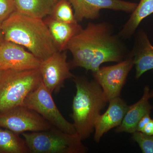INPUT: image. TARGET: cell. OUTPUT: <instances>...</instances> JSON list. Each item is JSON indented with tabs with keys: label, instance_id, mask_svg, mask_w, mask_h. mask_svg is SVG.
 <instances>
[{
	"label": "cell",
	"instance_id": "6da1fadb",
	"mask_svg": "<svg viewBox=\"0 0 153 153\" xmlns=\"http://www.w3.org/2000/svg\"><path fill=\"white\" fill-rule=\"evenodd\" d=\"M121 39L108 23H88L67 46L72 56L70 68L81 67L93 72L102 63L122 61L128 54Z\"/></svg>",
	"mask_w": 153,
	"mask_h": 153
},
{
	"label": "cell",
	"instance_id": "7a4b0ae2",
	"mask_svg": "<svg viewBox=\"0 0 153 153\" xmlns=\"http://www.w3.org/2000/svg\"><path fill=\"white\" fill-rule=\"evenodd\" d=\"M4 39L25 47L41 61L58 51L44 19L16 11L2 23Z\"/></svg>",
	"mask_w": 153,
	"mask_h": 153
},
{
	"label": "cell",
	"instance_id": "3957f363",
	"mask_svg": "<svg viewBox=\"0 0 153 153\" xmlns=\"http://www.w3.org/2000/svg\"><path fill=\"white\" fill-rule=\"evenodd\" d=\"M76 88L72 103L71 118L76 133L82 140L90 137L94 131L97 118L108 102L100 85L84 76L72 78Z\"/></svg>",
	"mask_w": 153,
	"mask_h": 153
},
{
	"label": "cell",
	"instance_id": "277c9868",
	"mask_svg": "<svg viewBox=\"0 0 153 153\" xmlns=\"http://www.w3.org/2000/svg\"><path fill=\"white\" fill-rule=\"evenodd\" d=\"M41 81L39 68L5 70L0 80V113L22 105L27 96Z\"/></svg>",
	"mask_w": 153,
	"mask_h": 153
},
{
	"label": "cell",
	"instance_id": "5b68a950",
	"mask_svg": "<svg viewBox=\"0 0 153 153\" xmlns=\"http://www.w3.org/2000/svg\"><path fill=\"white\" fill-rule=\"evenodd\" d=\"M30 153H85L88 148L77 134H70L55 127L38 132L23 133Z\"/></svg>",
	"mask_w": 153,
	"mask_h": 153
},
{
	"label": "cell",
	"instance_id": "8992f818",
	"mask_svg": "<svg viewBox=\"0 0 153 153\" xmlns=\"http://www.w3.org/2000/svg\"><path fill=\"white\" fill-rule=\"evenodd\" d=\"M52 94L41 81L38 87L27 96L22 105L38 113L56 128L68 133H76L73 123L61 114Z\"/></svg>",
	"mask_w": 153,
	"mask_h": 153
},
{
	"label": "cell",
	"instance_id": "52a82bcc",
	"mask_svg": "<svg viewBox=\"0 0 153 153\" xmlns=\"http://www.w3.org/2000/svg\"><path fill=\"white\" fill-rule=\"evenodd\" d=\"M52 126L38 113L24 105L0 113V127L16 133L43 131Z\"/></svg>",
	"mask_w": 153,
	"mask_h": 153
},
{
	"label": "cell",
	"instance_id": "ba28073f",
	"mask_svg": "<svg viewBox=\"0 0 153 153\" xmlns=\"http://www.w3.org/2000/svg\"><path fill=\"white\" fill-rule=\"evenodd\" d=\"M134 66L133 58L129 53L125 59L117 64L100 67L92 72L94 80L101 86L108 102L120 97Z\"/></svg>",
	"mask_w": 153,
	"mask_h": 153
},
{
	"label": "cell",
	"instance_id": "9c48e42d",
	"mask_svg": "<svg viewBox=\"0 0 153 153\" xmlns=\"http://www.w3.org/2000/svg\"><path fill=\"white\" fill-rule=\"evenodd\" d=\"M66 51H57L42 61L39 68L42 82L51 93H58L64 87L65 80L74 75L70 71Z\"/></svg>",
	"mask_w": 153,
	"mask_h": 153
},
{
	"label": "cell",
	"instance_id": "30bf717a",
	"mask_svg": "<svg viewBox=\"0 0 153 153\" xmlns=\"http://www.w3.org/2000/svg\"><path fill=\"white\" fill-rule=\"evenodd\" d=\"M42 61L24 47L10 41L0 46V68L4 70L24 71L40 68Z\"/></svg>",
	"mask_w": 153,
	"mask_h": 153
},
{
	"label": "cell",
	"instance_id": "8fae6325",
	"mask_svg": "<svg viewBox=\"0 0 153 153\" xmlns=\"http://www.w3.org/2000/svg\"><path fill=\"white\" fill-rule=\"evenodd\" d=\"M71 3L76 22L84 19L94 20L98 19L100 11L109 9L132 13L137 4L123 0H68Z\"/></svg>",
	"mask_w": 153,
	"mask_h": 153
},
{
	"label": "cell",
	"instance_id": "7c38bea8",
	"mask_svg": "<svg viewBox=\"0 0 153 153\" xmlns=\"http://www.w3.org/2000/svg\"><path fill=\"white\" fill-rule=\"evenodd\" d=\"M109 106L103 114H100L94 124V140L99 143L102 137L122 123L128 105L120 97L110 100Z\"/></svg>",
	"mask_w": 153,
	"mask_h": 153
},
{
	"label": "cell",
	"instance_id": "4fadbf2b",
	"mask_svg": "<svg viewBox=\"0 0 153 153\" xmlns=\"http://www.w3.org/2000/svg\"><path fill=\"white\" fill-rule=\"evenodd\" d=\"M152 97L153 91H151L149 86H145L142 97L136 103L128 106L122 123L115 129L116 132L132 134L136 131L137 125L140 120L145 115L150 114L153 106L149 100Z\"/></svg>",
	"mask_w": 153,
	"mask_h": 153
},
{
	"label": "cell",
	"instance_id": "5bb4252c",
	"mask_svg": "<svg viewBox=\"0 0 153 153\" xmlns=\"http://www.w3.org/2000/svg\"><path fill=\"white\" fill-rule=\"evenodd\" d=\"M130 53L135 66L136 78L138 79L149 70H153V46L144 31L138 33L133 49Z\"/></svg>",
	"mask_w": 153,
	"mask_h": 153
},
{
	"label": "cell",
	"instance_id": "9a60e30c",
	"mask_svg": "<svg viewBox=\"0 0 153 153\" xmlns=\"http://www.w3.org/2000/svg\"><path fill=\"white\" fill-rule=\"evenodd\" d=\"M44 19L58 51H66L68 43L82 30L78 23H67L47 16Z\"/></svg>",
	"mask_w": 153,
	"mask_h": 153
},
{
	"label": "cell",
	"instance_id": "2e32d148",
	"mask_svg": "<svg viewBox=\"0 0 153 153\" xmlns=\"http://www.w3.org/2000/svg\"><path fill=\"white\" fill-rule=\"evenodd\" d=\"M59 0H15L16 11L29 16L44 19L50 16Z\"/></svg>",
	"mask_w": 153,
	"mask_h": 153
},
{
	"label": "cell",
	"instance_id": "e0dca14e",
	"mask_svg": "<svg viewBox=\"0 0 153 153\" xmlns=\"http://www.w3.org/2000/svg\"><path fill=\"white\" fill-rule=\"evenodd\" d=\"M153 13V0H140L119 33L122 39L131 38L143 19Z\"/></svg>",
	"mask_w": 153,
	"mask_h": 153
},
{
	"label": "cell",
	"instance_id": "ac0fdd59",
	"mask_svg": "<svg viewBox=\"0 0 153 153\" xmlns=\"http://www.w3.org/2000/svg\"><path fill=\"white\" fill-rule=\"evenodd\" d=\"M0 153H30V151L19 134L0 127Z\"/></svg>",
	"mask_w": 153,
	"mask_h": 153
},
{
	"label": "cell",
	"instance_id": "d6986e66",
	"mask_svg": "<svg viewBox=\"0 0 153 153\" xmlns=\"http://www.w3.org/2000/svg\"><path fill=\"white\" fill-rule=\"evenodd\" d=\"M50 16L59 22L67 23H78L74 16L72 5L68 0H59Z\"/></svg>",
	"mask_w": 153,
	"mask_h": 153
},
{
	"label": "cell",
	"instance_id": "ffe728a7",
	"mask_svg": "<svg viewBox=\"0 0 153 153\" xmlns=\"http://www.w3.org/2000/svg\"><path fill=\"white\" fill-rule=\"evenodd\" d=\"M132 138L143 153H153V135H150L137 131L132 134Z\"/></svg>",
	"mask_w": 153,
	"mask_h": 153
},
{
	"label": "cell",
	"instance_id": "44dd1931",
	"mask_svg": "<svg viewBox=\"0 0 153 153\" xmlns=\"http://www.w3.org/2000/svg\"><path fill=\"white\" fill-rule=\"evenodd\" d=\"M16 11L15 0H0V22L2 24Z\"/></svg>",
	"mask_w": 153,
	"mask_h": 153
},
{
	"label": "cell",
	"instance_id": "7402d4cb",
	"mask_svg": "<svg viewBox=\"0 0 153 153\" xmlns=\"http://www.w3.org/2000/svg\"><path fill=\"white\" fill-rule=\"evenodd\" d=\"M150 114L145 115L140 120L138 123L137 125L136 131L140 132L141 131L145 125L151 120L152 118H151Z\"/></svg>",
	"mask_w": 153,
	"mask_h": 153
},
{
	"label": "cell",
	"instance_id": "603a6c76",
	"mask_svg": "<svg viewBox=\"0 0 153 153\" xmlns=\"http://www.w3.org/2000/svg\"><path fill=\"white\" fill-rule=\"evenodd\" d=\"M140 132L146 134L152 135H153V119H151V120L145 125Z\"/></svg>",
	"mask_w": 153,
	"mask_h": 153
},
{
	"label": "cell",
	"instance_id": "cb8c5ba5",
	"mask_svg": "<svg viewBox=\"0 0 153 153\" xmlns=\"http://www.w3.org/2000/svg\"><path fill=\"white\" fill-rule=\"evenodd\" d=\"M4 40V35L2 32L1 30L0 29V46H1V44L2 43L3 41Z\"/></svg>",
	"mask_w": 153,
	"mask_h": 153
},
{
	"label": "cell",
	"instance_id": "d4e9b609",
	"mask_svg": "<svg viewBox=\"0 0 153 153\" xmlns=\"http://www.w3.org/2000/svg\"><path fill=\"white\" fill-rule=\"evenodd\" d=\"M4 71L5 70L2 69V68H0V80H1L3 74H4Z\"/></svg>",
	"mask_w": 153,
	"mask_h": 153
},
{
	"label": "cell",
	"instance_id": "484cf974",
	"mask_svg": "<svg viewBox=\"0 0 153 153\" xmlns=\"http://www.w3.org/2000/svg\"><path fill=\"white\" fill-rule=\"evenodd\" d=\"M1 23L0 22V29H1Z\"/></svg>",
	"mask_w": 153,
	"mask_h": 153
}]
</instances>
